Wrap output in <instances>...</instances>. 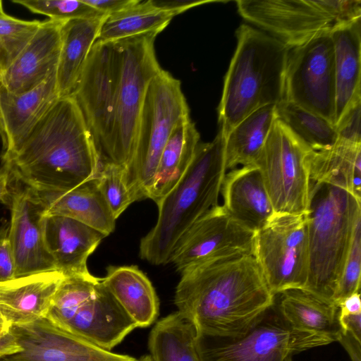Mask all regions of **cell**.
<instances>
[{"label": "cell", "mask_w": 361, "mask_h": 361, "mask_svg": "<svg viewBox=\"0 0 361 361\" xmlns=\"http://www.w3.org/2000/svg\"><path fill=\"white\" fill-rule=\"evenodd\" d=\"M180 274L174 304L197 332L242 334L275 301L253 255L208 261Z\"/></svg>", "instance_id": "obj_1"}, {"label": "cell", "mask_w": 361, "mask_h": 361, "mask_svg": "<svg viewBox=\"0 0 361 361\" xmlns=\"http://www.w3.org/2000/svg\"><path fill=\"white\" fill-rule=\"evenodd\" d=\"M11 176L39 192L68 191L97 177L102 157L72 96L59 97L11 153Z\"/></svg>", "instance_id": "obj_2"}, {"label": "cell", "mask_w": 361, "mask_h": 361, "mask_svg": "<svg viewBox=\"0 0 361 361\" xmlns=\"http://www.w3.org/2000/svg\"><path fill=\"white\" fill-rule=\"evenodd\" d=\"M226 173L225 136L219 130L212 142H199L181 179L157 204L158 219L140 240V258L154 265L170 262L183 233L219 204Z\"/></svg>", "instance_id": "obj_3"}, {"label": "cell", "mask_w": 361, "mask_h": 361, "mask_svg": "<svg viewBox=\"0 0 361 361\" xmlns=\"http://www.w3.org/2000/svg\"><path fill=\"white\" fill-rule=\"evenodd\" d=\"M237 47L224 78L218 107L219 130L226 136L255 111L285 99L290 48L247 24L236 31Z\"/></svg>", "instance_id": "obj_4"}, {"label": "cell", "mask_w": 361, "mask_h": 361, "mask_svg": "<svg viewBox=\"0 0 361 361\" xmlns=\"http://www.w3.org/2000/svg\"><path fill=\"white\" fill-rule=\"evenodd\" d=\"M360 200L329 184L311 183L307 212L309 273L305 290L334 302L350 249Z\"/></svg>", "instance_id": "obj_5"}, {"label": "cell", "mask_w": 361, "mask_h": 361, "mask_svg": "<svg viewBox=\"0 0 361 361\" xmlns=\"http://www.w3.org/2000/svg\"><path fill=\"white\" fill-rule=\"evenodd\" d=\"M189 116L180 82L161 70L150 82L144 99L132 159L126 168L137 201L148 198L166 142L176 125Z\"/></svg>", "instance_id": "obj_6"}, {"label": "cell", "mask_w": 361, "mask_h": 361, "mask_svg": "<svg viewBox=\"0 0 361 361\" xmlns=\"http://www.w3.org/2000/svg\"><path fill=\"white\" fill-rule=\"evenodd\" d=\"M195 341L200 361H293L301 351L331 343L293 328L276 300L243 334L228 336L196 331Z\"/></svg>", "instance_id": "obj_7"}, {"label": "cell", "mask_w": 361, "mask_h": 361, "mask_svg": "<svg viewBox=\"0 0 361 361\" xmlns=\"http://www.w3.org/2000/svg\"><path fill=\"white\" fill-rule=\"evenodd\" d=\"M157 34L115 42L119 59L112 135L105 159L126 168L133 157L140 116L148 86L161 70L156 57Z\"/></svg>", "instance_id": "obj_8"}, {"label": "cell", "mask_w": 361, "mask_h": 361, "mask_svg": "<svg viewBox=\"0 0 361 361\" xmlns=\"http://www.w3.org/2000/svg\"><path fill=\"white\" fill-rule=\"evenodd\" d=\"M311 150L276 117L255 163L275 212L300 214L307 212Z\"/></svg>", "instance_id": "obj_9"}, {"label": "cell", "mask_w": 361, "mask_h": 361, "mask_svg": "<svg viewBox=\"0 0 361 361\" xmlns=\"http://www.w3.org/2000/svg\"><path fill=\"white\" fill-rule=\"evenodd\" d=\"M253 257L273 295L303 289L309 273L307 212H274L255 232Z\"/></svg>", "instance_id": "obj_10"}, {"label": "cell", "mask_w": 361, "mask_h": 361, "mask_svg": "<svg viewBox=\"0 0 361 361\" xmlns=\"http://www.w3.org/2000/svg\"><path fill=\"white\" fill-rule=\"evenodd\" d=\"M336 123L334 53L330 30L290 48L285 99Z\"/></svg>", "instance_id": "obj_11"}, {"label": "cell", "mask_w": 361, "mask_h": 361, "mask_svg": "<svg viewBox=\"0 0 361 361\" xmlns=\"http://www.w3.org/2000/svg\"><path fill=\"white\" fill-rule=\"evenodd\" d=\"M119 59L115 42L97 40L72 94L102 158L113 132Z\"/></svg>", "instance_id": "obj_12"}, {"label": "cell", "mask_w": 361, "mask_h": 361, "mask_svg": "<svg viewBox=\"0 0 361 361\" xmlns=\"http://www.w3.org/2000/svg\"><path fill=\"white\" fill-rule=\"evenodd\" d=\"M255 234L218 204L183 233L170 262L181 274L208 261L253 255Z\"/></svg>", "instance_id": "obj_13"}, {"label": "cell", "mask_w": 361, "mask_h": 361, "mask_svg": "<svg viewBox=\"0 0 361 361\" xmlns=\"http://www.w3.org/2000/svg\"><path fill=\"white\" fill-rule=\"evenodd\" d=\"M7 233L16 264V277L56 270L45 239L46 209L35 190L10 175Z\"/></svg>", "instance_id": "obj_14"}, {"label": "cell", "mask_w": 361, "mask_h": 361, "mask_svg": "<svg viewBox=\"0 0 361 361\" xmlns=\"http://www.w3.org/2000/svg\"><path fill=\"white\" fill-rule=\"evenodd\" d=\"M236 4L245 20L289 48L331 30L336 24L316 0H238Z\"/></svg>", "instance_id": "obj_15"}, {"label": "cell", "mask_w": 361, "mask_h": 361, "mask_svg": "<svg viewBox=\"0 0 361 361\" xmlns=\"http://www.w3.org/2000/svg\"><path fill=\"white\" fill-rule=\"evenodd\" d=\"M8 331L20 351L0 361H137L99 348L62 329L49 318L11 326Z\"/></svg>", "instance_id": "obj_16"}, {"label": "cell", "mask_w": 361, "mask_h": 361, "mask_svg": "<svg viewBox=\"0 0 361 361\" xmlns=\"http://www.w3.org/2000/svg\"><path fill=\"white\" fill-rule=\"evenodd\" d=\"M137 328L104 286L102 279L92 295L62 328L102 349L111 351Z\"/></svg>", "instance_id": "obj_17"}, {"label": "cell", "mask_w": 361, "mask_h": 361, "mask_svg": "<svg viewBox=\"0 0 361 361\" xmlns=\"http://www.w3.org/2000/svg\"><path fill=\"white\" fill-rule=\"evenodd\" d=\"M65 21H42L35 35L11 66L0 74V82L10 92L21 94L43 82L57 70L61 29Z\"/></svg>", "instance_id": "obj_18"}, {"label": "cell", "mask_w": 361, "mask_h": 361, "mask_svg": "<svg viewBox=\"0 0 361 361\" xmlns=\"http://www.w3.org/2000/svg\"><path fill=\"white\" fill-rule=\"evenodd\" d=\"M56 71L34 89L15 94L0 82L2 156L13 151L59 99Z\"/></svg>", "instance_id": "obj_19"}, {"label": "cell", "mask_w": 361, "mask_h": 361, "mask_svg": "<svg viewBox=\"0 0 361 361\" xmlns=\"http://www.w3.org/2000/svg\"><path fill=\"white\" fill-rule=\"evenodd\" d=\"M64 277L52 270L0 282V313L9 328L46 317Z\"/></svg>", "instance_id": "obj_20"}, {"label": "cell", "mask_w": 361, "mask_h": 361, "mask_svg": "<svg viewBox=\"0 0 361 361\" xmlns=\"http://www.w3.org/2000/svg\"><path fill=\"white\" fill-rule=\"evenodd\" d=\"M106 236L73 219L47 216L45 239L56 269L64 276H89L87 261Z\"/></svg>", "instance_id": "obj_21"}, {"label": "cell", "mask_w": 361, "mask_h": 361, "mask_svg": "<svg viewBox=\"0 0 361 361\" xmlns=\"http://www.w3.org/2000/svg\"><path fill=\"white\" fill-rule=\"evenodd\" d=\"M223 207L247 228L256 232L275 212L262 175L255 165L226 173L221 186Z\"/></svg>", "instance_id": "obj_22"}, {"label": "cell", "mask_w": 361, "mask_h": 361, "mask_svg": "<svg viewBox=\"0 0 361 361\" xmlns=\"http://www.w3.org/2000/svg\"><path fill=\"white\" fill-rule=\"evenodd\" d=\"M37 192L45 207L47 216L73 219L105 236L115 229L116 219L99 188L97 178L68 191Z\"/></svg>", "instance_id": "obj_23"}, {"label": "cell", "mask_w": 361, "mask_h": 361, "mask_svg": "<svg viewBox=\"0 0 361 361\" xmlns=\"http://www.w3.org/2000/svg\"><path fill=\"white\" fill-rule=\"evenodd\" d=\"M330 35L334 53L336 123L353 101L361 97L360 18L335 24Z\"/></svg>", "instance_id": "obj_24"}, {"label": "cell", "mask_w": 361, "mask_h": 361, "mask_svg": "<svg viewBox=\"0 0 361 361\" xmlns=\"http://www.w3.org/2000/svg\"><path fill=\"white\" fill-rule=\"evenodd\" d=\"M102 282L137 328L148 327L156 322L159 299L149 279L137 267L110 266Z\"/></svg>", "instance_id": "obj_25"}, {"label": "cell", "mask_w": 361, "mask_h": 361, "mask_svg": "<svg viewBox=\"0 0 361 361\" xmlns=\"http://www.w3.org/2000/svg\"><path fill=\"white\" fill-rule=\"evenodd\" d=\"M106 17L74 19L63 23L56 70L59 97L71 96L73 93Z\"/></svg>", "instance_id": "obj_26"}, {"label": "cell", "mask_w": 361, "mask_h": 361, "mask_svg": "<svg viewBox=\"0 0 361 361\" xmlns=\"http://www.w3.org/2000/svg\"><path fill=\"white\" fill-rule=\"evenodd\" d=\"M275 298L278 308L294 329L314 333L338 341L343 329L337 304L323 300L302 289H291Z\"/></svg>", "instance_id": "obj_27"}, {"label": "cell", "mask_w": 361, "mask_h": 361, "mask_svg": "<svg viewBox=\"0 0 361 361\" xmlns=\"http://www.w3.org/2000/svg\"><path fill=\"white\" fill-rule=\"evenodd\" d=\"M308 164L311 183L341 188L361 200V143L338 140L329 148L311 150Z\"/></svg>", "instance_id": "obj_28"}, {"label": "cell", "mask_w": 361, "mask_h": 361, "mask_svg": "<svg viewBox=\"0 0 361 361\" xmlns=\"http://www.w3.org/2000/svg\"><path fill=\"white\" fill-rule=\"evenodd\" d=\"M200 134L187 116L173 128L162 151L148 198L157 204L181 179L190 166Z\"/></svg>", "instance_id": "obj_29"}, {"label": "cell", "mask_w": 361, "mask_h": 361, "mask_svg": "<svg viewBox=\"0 0 361 361\" xmlns=\"http://www.w3.org/2000/svg\"><path fill=\"white\" fill-rule=\"evenodd\" d=\"M276 118V105L264 106L246 116L225 136L226 171L255 165Z\"/></svg>", "instance_id": "obj_30"}, {"label": "cell", "mask_w": 361, "mask_h": 361, "mask_svg": "<svg viewBox=\"0 0 361 361\" xmlns=\"http://www.w3.org/2000/svg\"><path fill=\"white\" fill-rule=\"evenodd\" d=\"M178 14L175 10L158 6L154 0H138L126 9L107 16L97 40L110 42L147 33L158 35Z\"/></svg>", "instance_id": "obj_31"}, {"label": "cell", "mask_w": 361, "mask_h": 361, "mask_svg": "<svg viewBox=\"0 0 361 361\" xmlns=\"http://www.w3.org/2000/svg\"><path fill=\"white\" fill-rule=\"evenodd\" d=\"M194 326L178 312L158 321L152 329L148 348L152 361H200Z\"/></svg>", "instance_id": "obj_32"}, {"label": "cell", "mask_w": 361, "mask_h": 361, "mask_svg": "<svg viewBox=\"0 0 361 361\" xmlns=\"http://www.w3.org/2000/svg\"><path fill=\"white\" fill-rule=\"evenodd\" d=\"M276 109L277 118L312 150L327 149L336 143V127L324 117L286 100Z\"/></svg>", "instance_id": "obj_33"}, {"label": "cell", "mask_w": 361, "mask_h": 361, "mask_svg": "<svg viewBox=\"0 0 361 361\" xmlns=\"http://www.w3.org/2000/svg\"><path fill=\"white\" fill-rule=\"evenodd\" d=\"M100 280L92 275L65 276L54 293L47 317L63 328L78 307L92 295Z\"/></svg>", "instance_id": "obj_34"}, {"label": "cell", "mask_w": 361, "mask_h": 361, "mask_svg": "<svg viewBox=\"0 0 361 361\" xmlns=\"http://www.w3.org/2000/svg\"><path fill=\"white\" fill-rule=\"evenodd\" d=\"M99 188L116 219L133 202L137 201L126 176V168L102 159L97 177Z\"/></svg>", "instance_id": "obj_35"}, {"label": "cell", "mask_w": 361, "mask_h": 361, "mask_svg": "<svg viewBox=\"0 0 361 361\" xmlns=\"http://www.w3.org/2000/svg\"><path fill=\"white\" fill-rule=\"evenodd\" d=\"M42 21L0 16V74L17 59L39 29Z\"/></svg>", "instance_id": "obj_36"}, {"label": "cell", "mask_w": 361, "mask_h": 361, "mask_svg": "<svg viewBox=\"0 0 361 361\" xmlns=\"http://www.w3.org/2000/svg\"><path fill=\"white\" fill-rule=\"evenodd\" d=\"M12 2L54 20L68 21L105 16L82 0H13Z\"/></svg>", "instance_id": "obj_37"}, {"label": "cell", "mask_w": 361, "mask_h": 361, "mask_svg": "<svg viewBox=\"0 0 361 361\" xmlns=\"http://www.w3.org/2000/svg\"><path fill=\"white\" fill-rule=\"evenodd\" d=\"M361 274V214L355 222L351 243L344 268L334 296L338 304L346 297L360 292Z\"/></svg>", "instance_id": "obj_38"}, {"label": "cell", "mask_w": 361, "mask_h": 361, "mask_svg": "<svg viewBox=\"0 0 361 361\" xmlns=\"http://www.w3.org/2000/svg\"><path fill=\"white\" fill-rule=\"evenodd\" d=\"M361 97L355 99L345 109L335 124L338 140L361 143Z\"/></svg>", "instance_id": "obj_39"}, {"label": "cell", "mask_w": 361, "mask_h": 361, "mask_svg": "<svg viewBox=\"0 0 361 361\" xmlns=\"http://www.w3.org/2000/svg\"><path fill=\"white\" fill-rule=\"evenodd\" d=\"M336 23L354 20L361 17L360 0H316Z\"/></svg>", "instance_id": "obj_40"}, {"label": "cell", "mask_w": 361, "mask_h": 361, "mask_svg": "<svg viewBox=\"0 0 361 361\" xmlns=\"http://www.w3.org/2000/svg\"><path fill=\"white\" fill-rule=\"evenodd\" d=\"M16 277V264L13 250L7 235L0 239V282Z\"/></svg>", "instance_id": "obj_41"}, {"label": "cell", "mask_w": 361, "mask_h": 361, "mask_svg": "<svg viewBox=\"0 0 361 361\" xmlns=\"http://www.w3.org/2000/svg\"><path fill=\"white\" fill-rule=\"evenodd\" d=\"M83 2L95 8L105 16L120 12L138 0H82Z\"/></svg>", "instance_id": "obj_42"}, {"label": "cell", "mask_w": 361, "mask_h": 361, "mask_svg": "<svg viewBox=\"0 0 361 361\" xmlns=\"http://www.w3.org/2000/svg\"><path fill=\"white\" fill-rule=\"evenodd\" d=\"M339 321L343 331L350 333L357 341H361V313L339 314Z\"/></svg>", "instance_id": "obj_43"}, {"label": "cell", "mask_w": 361, "mask_h": 361, "mask_svg": "<svg viewBox=\"0 0 361 361\" xmlns=\"http://www.w3.org/2000/svg\"><path fill=\"white\" fill-rule=\"evenodd\" d=\"M338 341L343 346L352 361H361V341L347 331L342 332Z\"/></svg>", "instance_id": "obj_44"}, {"label": "cell", "mask_w": 361, "mask_h": 361, "mask_svg": "<svg viewBox=\"0 0 361 361\" xmlns=\"http://www.w3.org/2000/svg\"><path fill=\"white\" fill-rule=\"evenodd\" d=\"M340 314H360L361 300L360 292L351 294L338 304Z\"/></svg>", "instance_id": "obj_45"}, {"label": "cell", "mask_w": 361, "mask_h": 361, "mask_svg": "<svg viewBox=\"0 0 361 361\" xmlns=\"http://www.w3.org/2000/svg\"><path fill=\"white\" fill-rule=\"evenodd\" d=\"M20 348L8 331L0 335V360L4 356L20 351Z\"/></svg>", "instance_id": "obj_46"}, {"label": "cell", "mask_w": 361, "mask_h": 361, "mask_svg": "<svg viewBox=\"0 0 361 361\" xmlns=\"http://www.w3.org/2000/svg\"><path fill=\"white\" fill-rule=\"evenodd\" d=\"M10 173L2 167L0 170V202H6L9 196Z\"/></svg>", "instance_id": "obj_47"}, {"label": "cell", "mask_w": 361, "mask_h": 361, "mask_svg": "<svg viewBox=\"0 0 361 361\" xmlns=\"http://www.w3.org/2000/svg\"><path fill=\"white\" fill-rule=\"evenodd\" d=\"M9 326L2 317L0 313V335L5 334L8 332Z\"/></svg>", "instance_id": "obj_48"}, {"label": "cell", "mask_w": 361, "mask_h": 361, "mask_svg": "<svg viewBox=\"0 0 361 361\" xmlns=\"http://www.w3.org/2000/svg\"><path fill=\"white\" fill-rule=\"evenodd\" d=\"M137 361H152L149 355L141 356Z\"/></svg>", "instance_id": "obj_49"}, {"label": "cell", "mask_w": 361, "mask_h": 361, "mask_svg": "<svg viewBox=\"0 0 361 361\" xmlns=\"http://www.w3.org/2000/svg\"><path fill=\"white\" fill-rule=\"evenodd\" d=\"M4 14H6V13L4 12V11L3 9L2 1L0 0V16L4 15Z\"/></svg>", "instance_id": "obj_50"}]
</instances>
